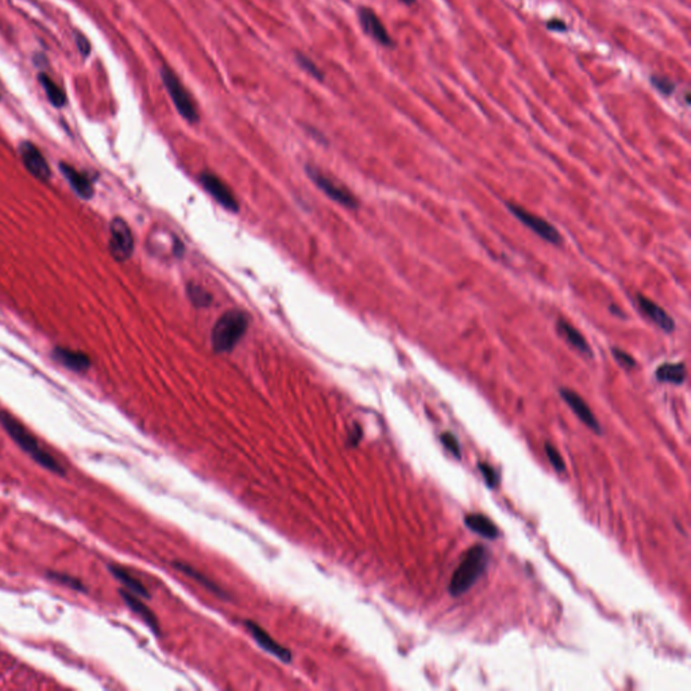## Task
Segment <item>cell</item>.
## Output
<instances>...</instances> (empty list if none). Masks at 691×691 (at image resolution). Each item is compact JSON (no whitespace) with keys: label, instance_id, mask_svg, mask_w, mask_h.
<instances>
[{"label":"cell","instance_id":"cell-13","mask_svg":"<svg viewBox=\"0 0 691 691\" xmlns=\"http://www.w3.org/2000/svg\"><path fill=\"white\" fill-rule=\"evenodd\" d=\"M637 304H638V308L641 309V312L649 317L651 322H654L658 327H661L664 332H671L674 331L675 329V323L672 320V317L664 311L663 308L661 305L654 303L652 300H649L648 297L643 296V295H638L637 296Z\"/></svg>","mask_w":691,"mask_h":691},{"label":"cell","instance_id":"cell-10","mask_svg":"<svg viewBox=\"0 0 691 691\" xmlns=\"http://www.w3.org/2000/svg\"><path fill=\"white\" fill-rule=\"evenodd\" d=\"M358 19H360V28L363 31L370 35L374 41H377L383 46H393V39L389 35L387 28L378 18V15L369 7H360L358 8Z\"/></svg>","mask_w":691,"mask_h":691},{"label":"cell","instance_id":"cell-8","mask_svg":"<svg viewBox=\"0 0 691 691\" xmlns=\"http://www.w3.org/2000/svg\"><path fill=\"white\" fill-rule=\"evenodd\" d=\"M199 183L227 211L237 212L239 210V204L235 194H232V191L224 184V181L214 173L203 172L199 176Z\"/></svg>","mask_w":691,"mask_h":691},{"label":"cell","instance_id":"cell-24","mask_svg":"<svg viewBox=\"0 0 691 691\" xmlns=\"http://www.w3.org/2000/svg\"><path fill=\"white\" fill-rule=\"evenodd\" d=\"M295 58H296V61H297L299 66H300V68H303L308 75H311L312 77H315V79H316V80H319V82H323V80H324V73H323V71H322V69H320V68H319V66H317V65H316V64H315V62H313L309 57H306V55H303V53H296V55H295Z\"/></svg>","mask_w":691,"mask_h":691},{"label":"cell","instance_id":"cell-22","mask_svg":"<svg viewBox=\"0 0 691 691\" xmlns=\"http://www.w3.org/2000/svg\"><path fill=\"white\" fill-rule=\"evenodd\" d=\"M187 295L188 299L191 300L192 304L200 308H205L212 303V296L210 292H207L201 285L190 282L187 285Z\"/></svg>","mask_w":691,"mask_h":691},{"label":"cell","instance_id":"cell-20","mask_svg":"<svg viewBox=\"0 0 691 691\" xmlns=\"http://www.w3.org/2000/svg\"><path fill=\"white\" fill-rule=\"evenodd\" d=\"M38 82L42 85L49 102L57 107V109H62L65 104H66V96L64 93V91L57 85V84L45 73H39L38 76Z\"/></svg>","mask_w":691,"mask_h":691},{"label":"cell","instance_id":"cell-19","mask_svg":"<svg viewBox=\"0 0 691 691\" xmlns=\"http://www.w3.org/2000/svg\"><path fill=\"white\" fill-rule=\"evenodd\" d=\"M120 593H122L123 600L127 602V605H129L130 608L133 609L137 614H139V616L143 618V621H145V623H146V624H147V625H149V627H150L154 632H157V631H158V623H157V618H156L154 613H153L150 609L147 608L146 605H143V604L139 601V598L137 596H136V594L129 593V591H123V590H122Z\"/></svg>","mask_w":691,"mask_h":691},{"label":"cell","instance_id":"cell-18","mask_svg":"<svg viewBox=\"0 0 691 691\" xmlns=\"http://www.w3.org/2000/svg\"><path fill=\"white\" fill-rule=\"evenodd\" d=\"M656 378L661 383L681 385L686 380V366L683 363H664L656 370Z\"/></svg>","mask_w":691,"mask_h":691},{"label":"cell","instance_id":"cell-1","mask_svg":"<svg viewBox=\"0 0 691 691\" xmlns=\"http://www.w3.org/2000/svg\"><path fill=\"white\" fill-rule=\"evenodd\" d=\"M249 324V315L245 311L230 309L224 312L215 323L211 333L214 351L223 354L234 350L248 331Z\"/></svg>","mask_w":691,"mask_h":691},{"label":"cell","instance_id":"cell-15","mask_svg":"<svg viewBox=\"0 0 691 691\" xmlns=\"http://www.w3.org/2000/svg\"><path fill=\"white\" fill-rule=\"evenodd\" d=\"M53 357L61 365L73 371H85L91 366V360L86 354L64 347H55L53 350Z\"/></svg>","mask_w":691,"mask_h":691},{"label":"cell","instance_id":"cell-12","mask_svg":"<svg viewBox=\"0 0 691 691\" xmlns=\"http://www.w3.org/2000/svg\"><path fill=\"white\" fill-rule=\"evenodd\" d=\"M246 628H248V631L251 634V636L254 637V640L265 651H268L269 654L275 655V656H277L282 662H291L292 654L285 647H282L279 643H277L275 638H272V636L265 629H262L258 624H255L252 621H246Z\"/></svg>","mask_w":691,"mask_h":691},{"label":"cell","instance_id":"cell-29","mask_svg":"<svg viewBox=\"0 0 691 691\" xmlns=\"http://www.w3.org/2000/svg\"><path fill=\"white\" fill-rule=\"evenodd\" d=\"M611 354L616 360L625 369H634L636 366V360L632 358L627 351H623L620 349H611Z\"/></svg>","mask_w":691,"mask_h":691},{"label":"cell","instance_id":"cell-6","mask_svg":"<svg viewBox=\"0 0 691 691\" xmlns=\"http://www.w3.org/2000/svg\"><path fill=\"white\" fill-rule=\"evenodd\" d=\"M110 231L111 255L119 262L129 259L134 251V237L129 224L122 218H115L111 221Z\"/></svg>","mask_w":691,"mask_h":691},{"label":"cell","instance_id":"cell-23","mask_svg":"<svg viewBox=\"0 0 691 691\" xmlns=\"http://www.w3.org/2000/svg\"><path fill=\"white\" fill-rule=\"evenodd\" d=\"M174 567H176L177 570H180L181 573L187 574L188 577L194 578V581L200 582V583H201L203 586H205L207 589H210V590H212V591H215V593H221V589H219V587H218L214 582H211L208 580V578H205L203 574H200L199 571L194 570L191 566L184 564V563H174Z\"/></svg>","mask_w":691,"mask_h":691},{"label":"cell","instance_id":"cell-30","mask_svg":"<svg viewBox=\"0 0 691 691\" xmlns=\"http://www.w3.org/2000/svg\"><path fill=\"white\" fill-rule=\"evenodd\" d=\"M76 45H77V49H79V52L82 53L83 57H88L89 55V53H91V44L86 39V37L83 35L82 33H76Z\"/></svg>","mask_w":691,"mask_h":691},{"label":"cell","instance_id":"cell-9","mask_svg":"<svg viewBox=\"0 0 691 691\" xmlns=\"http://www.w3.org/2000/svg\"><path fill=\"white\" fill-rule=\"evenodd\" d=\"M19 154H21L22 163L28 169V173L33 174L37 180L48 181L50 178L52 172H50L49 164L45 160V157L42 156V153L39 151V149L34 143H31L28 140L22 142L19 145Z\"/></svg>","mask_w":691,"mask_h":691},{"label":"cell","instance_id":"cell-28","mask_svg":"<svg viewBox=\"0 0 691 691\" xmlns=\"http://www.w3.org/2000/svg\"><path fill=\"white\" fill-rule=\"evenodd\" d=\"M478 469L481 471V474H482V477H483V479H485V482H486V485H488L489 488H492V489H493V488H496V486H497V471L495 470L490 465H488V463H482V462H481V463L478 465Z\"/></svg>","mask_w":691,"mask_h":691},{"label":"cell","instance_id":"cell-21","mask_svg":"<svg viewBox=\"0 0 691 691\" xmlns=\"http://www.w3.org/2000/svg\"><path fill=\"white\" fill-rule=\"evenodd\" d=\"M110 570L112 575L115 578H118L125 586H127L133 594L140 596V597H149V593L145 589V586L136 577H133L127 570H125L120 566H110Z\"/></svg>","mask_w":691,"mask_h":691},{"label":"cell","instance_id":"cell-25","mask_svg":"<svg viewBox=\"0 0 691 691\" xmlns=\"http://www.w3.org/2000/svg\"><path fill=\"white\" fill-rule=\"evenodd\" d=\"M441 441H442V444L454 455L457 457L458 459H461L462 457V448H461V444H459V441L458 438L451 434V432H444L442 436H441Z\"/></svg>","mask_w":691,"mask_h":691},{"label":"cell","instance_id":"cell-27","mask_svg":"<svg viewBox=\"0 0 691 691\" xmlns=\"http://www.w3.org/2000/svg\"><path fill=\"white\" fill-rule=\"evenodd\" d=\"M651 83L661 93H663L665 96L672 95L674 91H675V84L672 83L670 79L663 77V76H652L651 77Z\"/></svg>","mask_w":691,"mask_h":691},{"label":"cell","instance_id":"cell-7","mask_svg":"<svg viewBox=\"0 0 691 691\" xmlns=\"http://www.w3.org/2000/svg\"><path fill=\"white\" fill-rule=\"evenodd\" d=\"M506 205H508L509 211L519 221H522L528 228H531L536 235H539L540 238H543L544 241H547V242H550L553 245H559L562 242V237H560V234L558 232V230L553 227V224L547 223L543 218H540L537 215L531 214L529 211H526L523 207H520L517 204L508 203Z\"/></svg>","mask_w":691,"mask_h":691},{"label":"cell","instance_id":"cell-14","mask_svg":"<svg viewBox=\"0 0 691 691\" xmlns=\"http://www.w3.org/2000/svg\"><path fill=\"white\" fill-rule=\"evenodd\" d=\"M59 170L65 176V178L69 181L71 187L75 190V192L79 194L84 200H89L93 196V187L92 183L88 180L86 176L76 170L65 163L59 164Z\"/></svg>","mask_w":691,"mask_h":691},{"label":"cell","instance_id":"cell-17","mask_svg":"<svg viewBox=\"0 0 691 691\" xmlns=\"http://www.w3.org/2000/svg\"><path fill=\"white\" fill-rule=\"evenodd\" d=\"M465 524L472 532L481 535L486 539H496L498 536V528L496 524L486 516L479 513H471L465 517Z\"/></svg>","mask_w":691,"mask_h":691},{"label":"cell","instance_id":"cell-5","mask_svg":"<svg viewBox=\"0 0 691 691\" xmlns=\"http://www.w3.org/2000/svg\"><path fill=\"white\" fill-rule=\"evenodd\" d=\"M305 173L311 178V181L323 192L326 196H329L331 200L336 201L338 204L346 207V208H357L360 205L358 199L350 192L347 188L342 187L340 184L335 183L327 176H324L319 169L313 166H305Z\"/></svg>","mask_w":691,"mask_h":691},{"label":"cell","instance_id":"cell-32","mask_svg":"<svg viewBox=\"0 0 691 691\" xmlns=\"http://www.w3.org/2000/svg\"><path fill=\"white\" fill-rule=\"evenodd\" d=\"M400 1H403V3H405V4H408V6H411V4H414V3H415L416 0H400Z\"/></svg>","mask_w":691,"mask_h":691},{"label":"cell","instance_id":"cell-16","mask_svg":"<svg viewBox=\"0 0 691 691\" xmlns=\"http://www.w3.org/2000/svg\"><path fill=\"white\" fill-rule=\"evenodd\" d=\"M556 330H558V333L566 339V342L574 347L575 350H578L582 354H586L589 357H591V349L590 346L587 344V342L584 340L583 335L581 332L578 331L575 327H573L570 323H567L566 320L563 319H559L558 320V324H556Z\"/></svg>","mask_w":691,"mask_h":691},{"label":"cell","instance_id":"cell-2","mask_svg":"<svg viewBox=\"0 0 691 691\" xmlns=\"http://www.w3.org/2000/svg\"><path fill=\"white\" fill-rule=\"evenodd\" d=\"M0 424L3 428L8 432V435L17 442V444L26 451L28 455L38 462L41 466L46 468L48 470L55 471L58 474H64L65 470L62 466L55 461V458L46 452L37 441V438L28 431V428L21 424L15 417L7 412H0Z\"/></svg>","mask_w":691,"mask_h":691},{"label":"cell","instance_id":"cell-11","mask_svg":"<svg viewBox=\"0 0 691 691\" xmlns=\"http://www.w3.org/2000/svg\"><path fill=\"white\" fill-rule=\"evenodd\" d=\"M560 396L563 397V400L567 403V405L573 409V412L577 415V417L586 427H589L596 434L602 432V428H601L600 423L597 421L596 416L593 415L591 409L589 408L586 401L582 398L578 393H575L571 389L563 387V389H560Z\"/></svg>","mask_w":691,"mask_h":691},{"label":"cell","instance_id":"cell-3","mask_svg":"<svg viewBox=\"0 0 691 691\" xmlns=\"http://www.w3.org/2000/svg\"><path fill=\"white\" fill-rule=\"evenodd\" d=\"M488 550L483 546H474L465 553L450 581L448 591L452 597L465 594L479 580L488 566Z\"/></svg>","mask_w":691,"mask_h":691},{"label":"cell","instance_id":"cell-26","mask_svg":"<svg viewBox=\"0 0 691 691\" xmlns=\"http://www.w3.org/2000/svg\"><path fill=\"white\" fill-rule=\"evenodd\" d=\"M544 448H546L547 458L550 459V462H551L553 469L558 471V472L564 471V469H566V466H564V461H563L562 455L558 452V450H556L553 445H551L550 443H547Z\"/></svg>","mask_w":691,"mask_h":691},{"label":"cell","instance_id":"cell-4","mask_svg":"<svg viewBox=\"0 0 691 691\" xmlns=\"http://www.w3.org/2000/svg\"><path fill=\"white\" fill-rule=\"evenodd\" d=\"M163 83L165 85L166 92L169 93L176 110L190 123L199 122V111L196 107L191 93L187 91L185 85L178 79V76L169 68L163 66L160 71Z\"/></svg>","mask_w":691,"mask_h":691},{"label":"cell","instance_id":"cell-31","mask_svg":"<svg viewBox=\"0 0 691 691\" xmlns=\"http://www.w3.org/2000/svg\"><path fill=\"white\" fill-rule=\"evenodd\" d=\"M547 28H550V30H553V31H566V30H567V26H566V24H564L563 21H556V19H553V21L547 22Z\"/></svg>","mask_w":691,"mask_h":691}]
</instances>
